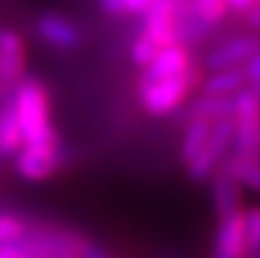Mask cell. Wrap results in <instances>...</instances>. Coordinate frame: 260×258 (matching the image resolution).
<instances>
[{
    "instance_id": "1",
    "label": "cell",
    "mask_w": 260,
    "mask_h": 258,
    "mask_svg": "<svg viewBox=\"0 0 260 258\" xmlns=\"http://www.w3.org/2000/svg\"><path fill=\"white\" fill-rule=\"evenodd\" d=\"M9 103L16 114L23 144H41V142L59 140L53 126V114H50V94L41 80L23 76L14 85Z\"/></svg>"
},
{
    "instance_id": "2",
    "label": "cell",
    "mask_w": 260,
    "mask_h": 258,
    "mask_svg": "<svg viewBox=\"0 0 260 258\" xmlns=\"http://www.w3.org/2000/svg\"><path fill=\"white\" fill-rule=\"evenodd\" d=\"M203 73L206 71H203L201 64L197 62L185 73L137 85L139 105H142L144 112H148L151 117H167V114H174L176 110L183 108L185 101L194 94V89H199Z\"/></svg>"
},
{
    "instance_id": "3",
    "label": "cell",
    "mask_w": 260,
    "mask_h": 258,
    "mask_svg": "<svg viewBox=\"0 0 260 258\" xmlns=\"http://www.w3.org/2000/svg\"><path fill=\"white\" fill-rule=\"evenodd\" d=\"M14 172L27 183L48 181L62 167V144L41 142V144H21V149L12 155Z\"/></svg>"
},
{
    "instance_id": "4",
    "label": "cell",
    "mask_w": 260,
    "mask_h": 258,
    "mask_svg": "<svg viewBox=\"0 0 260 258\" xmlns=\"http://www.w3.org/2000/svg\"><path fill=\"white\" fill-rule=\"evenodd\" d=\"M231 146H233V117H224L212 121V131L208 137L206 146L199 151V155L194 160H189L185 167L192 181H206L212 176L217 167L224 163V158L229 155Z\"/></svg>"
},
{
    "instance_id": "5",
    "label": "cell",
    "mask_w": 260,
    "mask_h": 258,
    "mask_svg": "<svg viewBox=\"0 0 260 258\" xmlns=\"http://www.w3.org/2000/svg\"><path fill=\"white\" fill-rule=\"evenodd\" d=\"M183 12V0H153L151 7L144 12V27L142 32L148 39L155 41L157 48L178 41L176 27H178V16Z\"/></svg>"
},
{
    "instance_id": "6",
    "label": "cell",
    "mask_w": 260,
    "mask_h": 258,
    "mask_svg": "<svg viewBox=\"0 0 260 258\" xmlns=\"http://www.w3.org/2000/svg\"><path fill=\"white\" fill-rule=\"evenodd\" d=\"M197 64L189 46L180 44V41H174V44L165 46L155 53V57L146 64L144 69H139V78L137 85H144V82H153V80H162V78H171L178 76V73H185Z\"/></svg>"
},
{
    "instance_id": "7",
    "label": "cell",
    "mask_w": 260,
    "mask_h": 258,
    "mask_svg": "<svg viewBox=\"0 0 260 258\" xmlns=\"http://www.w3.org/2000/svg\"><path fill=\"white\" fill-rule=\"evenodd\" d=\"M258 37L256 32L240 37H231L229 41L219 44L217 48H212L210 53L203 57L201 69L203 71H221V69H233L242 67L249 57L258 55Z\"/></svg>"
},
{
    "instance_id": "8",
    "label": "cell",
    "mask_w": 260,
    "mask_h": 258,
    "mask_svg": "<svg viewBox=\"0 0 260 258\" xmlns=\"http://www.w3.org/2000/svg\"><path fill=\"white\" fill-rule=\"evenodd\" d=\"M37 35L41 37L44 44L62 53H73L82 44V35L76 23L55 12H46L37 18Z\"/></svg>"
},
{
    "instance_id": "9",
    "label": "cell",
    "mask_w": 260,
    "mask_h": 258,
    "mask_svg": "<svg viewBox=\"0 0 260 258\" xmlns=\"http://www.w3.org/2000/svg\"><path fill=\"white\" fill-rule=\"evenodd\" d=\"M247 231H244V208L219 217V229L215 238V256L212 258H249Z\"/></svg>"
},
{
    "instance_id": "10",
    "label": "cell",
    "mask_w": 260,
    "mask_h": 258,
    "mask_svg": "<svg viewBox=\"0 0 260 258\" xmlns=\"http://www.w3.org/2000/svg\"><path fill=\"white\" fill-rule=\"evenodd\" d=\"M25 41L16 30H0V82L16 85L25 76Z\"/></svg>"
},
{
    "instance_id": "11",
    "label": "cell",
    "mask_w": 260,
    "mask_h": 258,
    "mask_svg": "<svg viewBox=\"0 0 260 258\" xmlns=\"http://www.w3.org/2000/svg\"><path fill=\"white\" fill-rule=\"evenodd\" d=\"M244 87H247V82H244V76H242V67H233V69H221V71H208V76L203 73L199 89L206 96L233 99Z\"/></svg>"
},
{
    "instance_id": "12",
    "label": "cell",
    "mask_w": 260,
    "mask_h": 258,
    "mask_svg": "<svg viewBox=\"0 0 260 258\" xmlns=\"http://www.w3.org/2000/svg\"><path fill=\"white\" fill-rule=\"evenodd\" d=\"M212 192H215V206H217V215H219V217L242 208V197H240L242 187L226 172L224 165H219V167L212 172Z\"/></svg>"
},
{
    "instance_id": "13",
    "label": "cell",
    "mask_w": 260,
    "mask_h": 258,
    "mask_svg": "<svg viewBox=\"0 0 260 258\" xmlns=\"http://www.w3.org/2000/svg\"><path fill=\"white\" fill-rule=\"evenodd\" d=\"M183 9L187 16H192L206 30L219 25L231 14L226 0H187V3H183Z\"/></svg>"
},
{
    "instance_id": "14",
    "label": "cell",
    "mask_w": 260,
    "mask_h": 258,
    "mask_svg": "<svg viewBox=\"0 0 260 258\" xmlns=\"http://www.w3.org/2000/svg\"><path fill=\"white\" fill-rule=\"evenodd\" d=\"M210 131H212V121L199 119V117L189 119V123L185 126V133H183V142H180V158H183L185 165L197 158L199 151L206 146Z\"/></svg>"
},
{
    "instance_id": "15",
    "label": "cell",
    "mask_w": 260,
    "mask_h": 258,
    "mask_svg": "<svg viewBox=\"0 0 260 258\" xmlns=\"http://www.w3.org/2000/svg\"><path fill=\"white\" fill-rule=\"evenodd\" d=\"M23 144L21 128H18L16 114H14L12 103L0 105V158H12Z\"/></svg>"
},
{
    "instance_id": "16",
    "label": "cell",
    "mask_w": 260,
    "mask_h": 258,
    "mask_svg": "<svg viewBox=\"0 0 260 258\" xmlns=\"http://www.w3.org/2000/svg\"><path fill=\"white\" fill-rule=\"evenodd\" d=\"M233 114V99H224V96H206L201 94L194 99L187 108V119H208V121H217Z\"/></svg>"
},
{
    "instance_id": "17",
    "label": "cell",
    "mask_w": 260,
    "mask_h": 258,
    "mask_svg": "<svg viewBox=\"0 0 260 258\" xmlns=\"http://www.w3.org/2000/svg\"><path fill=\"white\" fill-rule=\"evenodd\" d=\"M153 0H99V7L105 16H144Z\"/></svg>"
},
{
    "instance_id": "18",
    "label": "cell",
    "mask_w": 260,
    "mask_h": 258,
    "mask_svg": "<svg viewBox=\"0 0 260 258\" xmlns=\"http://www.w3.org/2000/svg\"><path fill=\"white\" fill-rule=\"evenodd\" d=\"M25 233H27V224L23 222V217L12 213H0V245L23 240Z\"/></svg>"
},
{
    "instance_id": "19",
    "label": "cell",
    "mask_w": 260,
    "mask_h": 258,
    "mask_svg": "<svg viewBox=\"0 0 260 258\" xmlns=\"http://www.w3.org/2000/svg\"><path fill=\"white\" fill-rule=\"evenodd\" d=\"M157 50L160 48L155 46V41L148 39L144 32H139V35L133 39V46H130V59H133V64L137 69H144L153 57H155Z\"/></svg>"
},
{
    "instance_id": "20",
    "label": "cell",
    "mask_w": 260,
    "mask_h": 258,
    "mask_svg": "<svg viewBox=\"0 0 260 258\" xmlns=\"http://www.w3.org/2000/svg\"><path fill=\"white\" fill-rule=\"evenodd\" d=\"M244 231H247L249 254L256 256L258 245H260V210L256 208V206L244 208Z\"/></svg>"
},
{
    "instance_id": "21",
    "label": "cell",
    "mask_w": 260,
    "mask_h": 258,
    "mask_svg": "<svg viewBox=\"0 0 260 258\" xmlns=\"http://www.w3.org/2000/svg\"><path fill=\"white\" fill-rule=\"evenodd\" d=\"M242 76L247 82V89L256 91L258 94V85H260V55H253L247 62L242 64Z\"/></svg>"
},
{
    "instance_id": "22",
    "label": "cell",
    "mask_w": 260,
    "mask_h": 258,
    "mask_svg": "<svg viewBox=\"0 0 260 258\" xmlns=\"http://www.w3.org/2000/svg\"><path fill=\"white\" fill-rule=\"evenodd\" d=\"M226 5H229V12L238 14V16L244 18V14L249 12V9H253L258 5V0H226Z\"/></svg>"
},
{
    "instance_id": "23",
    "label": "cell",
    "mask_w": 260,
    "mask_h": 258,
    "mask_svg": "<svg viewBox=\"0 0 260 258\" xmlns=\"http://www.w3.org/2000/svg\"><path fill=\"white\" fill-rule=\"evenodd\" d=\"M249 258H256V256H249Z\"/></svg>"
}]
</instances>
